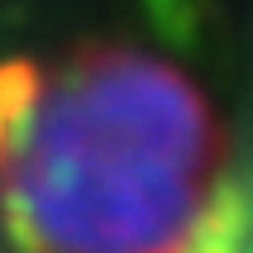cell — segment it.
<instances>
[{"instance_id": "1", "label": "cell", "mask_w": 253, "mask_h": 253, "mask_svg": "<svg viewBox=\"0 0 253 253\" xmlns=\"http://www.w3.org/2000/svg\"><path fill=\"white\" fill-rule=\"evenodd\" d=\"M201 86L148 48L0 62L5 253H186L215 206Z\"/></svg>"}, {"instance_id": "2", "label": "cell", "mask_w": 253, "mask_h": 253, "mask_svg": "<svg viewBox=\"0 0 253 253\" xmlns=\"http://www.w3.org/2000/svg\"><path fill=\"white\" fill-rule=\"evenodd\" d=\"M0 253H5V239H0Z\"/></svg>"}]
</instances>
